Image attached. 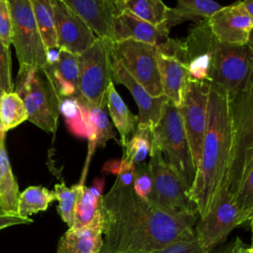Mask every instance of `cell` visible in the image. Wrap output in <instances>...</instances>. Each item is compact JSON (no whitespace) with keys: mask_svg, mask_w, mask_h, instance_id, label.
<instances>
[{"mask_svg":"<svg viewBox=\"0 0 253 253\" xmlns=\"http://www.w3.org/2000/svg\"><path fill=\"white\" fill-rule=\"evenodd\" d=\"M100 213L102 253H154L194 236L198 219V215H171L139 198L132 186L116 182L102 196Z\"/></svg>","mask_w":253,"mask_h":253,"instance_id":"obj_1","label":"cell"},{"mask_svg":"<svg viewBox=\"0 0 253 253\" xmlns=\"http://www.w3.org/2000/svg\"><path fill=\"white\" fill-rule=\"evenodd\" d=\"M232 142L230 98L221 88L211 85L208 100V120L202 155L189 196L198 218L204 217L213 204L228 168Z\"/></svg>","mask_w":253,"mask_h":253,"instance_id":"obj_2","label":"cell"},{"mask_svg":"<svg viewBox=\"0 0 253 253\" xmlns=\"http://www.w3.org/2000/svg\"><path fill=\"white\" fill-rule=\"evenodd\" d=\"M230 102L232 142L222 186L242 211L253 214V81Z\"/></svg>","mask_w":253,"mask_h":253,"instance_id":"obj_3","label":"cell"},{"mask_svg":"<svg viewBox=\"0 0 253 253\" xmlns=\"http://www.w3.org/2000/svg\"><path fill=\"white\" fill-rule=\"evenodd\" d=\"M14 92L22 99L29 122L46 132L56 131L61 97L45 68L20 66Z\"/></svg>","mask_w":253,"mask_h":253,"instance_id":"obj_4","label":"cell"},{"mask_svg":"<svg viewBox=\"0 0 253 253\" xmlns=\"http://www.w3.org/2000/svg\"><path fill=\"white\" fill-rule=\"evenodd\" d=\"M152 137L153 144L168 166L190 190L195 180L196 167L178 108L167 99L163 104L160 120L152 128Z\"/></svg>","mask_w":253,"mask_h":253,"instance_id":"obj_5","label":"cell"},{"mask_svg":"<svg viewBox=\"0 0 253 253\" xmlns=\"http://www.w3.org/2000/svg\"><path fill=\"white\" fill-rule=\"evenodd\" d=\"M251 220L252 214L242 211L234 197L222 186L209 212L197 219L195 237L205 251L211 253L226 240L235 227L246 222L251 224Z\"/></svg>","mask_w":253,"mask_h":253,"instance_id":"obj_6","label":"cell"},{"mask_svg":"<svg viewBox=\"0 0 253 253\" xmlns=\"http://www.w3.org/2000/svg\"><path fill=\"white\" fill-rule=\"evenodd\" d=\"M109 45L110 41L97 38L85 51L77 55L78 102L105 108L107 89L112 83Z\"/></svg>","mask_w":253,"mask_h":253,"instance_id":"obj_7","label":"cell"},{"mask_svg":"<svg viewBox=\"0 0 253 253\" xmlns=\"http://www.w3.org/2000/svg\"><path fill=\"white\" fill-rule=\"evenodd\" d=\"M252 46L216 42L211 58L210 84L221 88L232 99L252 81Z\"/></svg>","mask_w":253,"mask_h":253,"instance_id":"obj_8","label":"cell"},{"mask_svg":"<svg viewBox=\"0 0 253 253\" xmlns=\"http://www.w3.org/2000/svg\"><path fill=\"white\" fill-rule=\"evenodd\" d=\"M148 162L153 186L148 201L163 211L176 216L198 215L189 196V189L168 166L158 148L152 144Z\"/></svg>","mask_w":253,"mask_h":253,"instance_id":"obj_9","label":"cell"},{"mask_svg":"<svg viewBox=\"0 0 253 253\" xmlns=\"http://www.w3.org/2000/svg\"><path fill=\"white\" fill-rule=\"evenodd\" d=\"M12 17V44L20 66L44 68L47 49L40 35L31 0L9 1Z\"/></svg>","mask_w":253,"mask_h":253,"instance_id":"obj_10","label":"cell"},{"mask_svg":"<svg viewBox=\"0 0 253 253\" xmlns=\"http://www.w3.org/2000/svg\"><path fill=\"white\" fill-rule=\"evenodd\" d=\"M110 50L151 97L163 96L157 64V45L126 40L111 42Z\"/></svg>","mask_w":253,"mask_h":253,"instance_id":"obj_11","label":"cell"},{"mask_svg":"<svg viewBox=\"0 0 253 253\" xmlns=\"http://www.w3.org/2000/svg\"><path fill=\"white\" fill-rule=\"evenodd\" d=\"M211 84L207 81H199L190 77L188 80L178 112L190 145L196 170L199 166L204 136L208 120V100Z\"/></svg>","mask_w":253,"mask_h":253,"instance_id":"obj_12","label":"cell"},{"mask_svg":"<svg viewBox=\"0 0 253 253\" xmlns=\"http://www.w3.org/2000/svg\"><path fill=\"white\" fill-rule=\"evenodd\" d=\"M157 64L163 96L178 107L191 77L185 61L183 41L168 38L158 44Z\"/></svg>","mask_w":253,"mask_h":253,"instance_id":"obj_13","label":"cell"},{"mask_svg":"<svg viewBox=\"0 0 253 253\" xmlns=\"http://www.w3.org/2000/svg\"><path fill=\"white\" fill-rule=\"evenodd\" d=\"M210 29L220 43L252 46L253 18L241 5V1L223 6L208 19Z\"/></svg>","mask_w":253,"mask_h":253,"instance_id":"obj_14","label":"cell"},{"mask_svg":"<svg viewBox=\"0 0 253 253\" xmlns=\"http://www.w3.org/2000/svg\"><path fill=\"white\" fill-rule=\"evenodd\" d=\"M56 31L57 46L75 55L85 51L95 41L96 37L63 0H50Z\"/></svg>","mask_w":253,"mask_h":253,"instance_id":"obj_15","label":"cell"},{"mask_svg":"<svg viewBox=\"0 0 253 253\" xmlns=\"http://www.w3.org/2000/svg\"><path fill=\"white\" fill-rule=\"evenodd\" d=\"M216 42L208 19L197 23L190 30L188 37L183 41V49L191 78L209 82Z\"/></svg>","mask_w":253,"mask_h":253,"instance_id":"obj_16","label":"cell"},{"mask_svg":"<svg viewBox=\"0 0 253 253\" xmlns=\"http://www.w3.org/2000/svg\"><path fill=\"white\" fill-rule=\"evenodd\" d=\"M109 57L111 62L112 82L125 85L132 95L138 107V125L148 126L153 128L160 120L162 107L166 101V97H151L147 91L120 63V61L110 50V45Z\"/></svg>","mask_w":253,"mask_h":253,"instance_id":"obj_17","label":"cell"},{"mask_svg":"<svg viewBox=\"0 0 253 253\" xmlns=\"http://www.w3.org/2000/svg\"><path fill=\"white\" fill-rule=\"evenodd\" d=\"M76 13L95 37L112 42L114 17L117 13L115 1L111 0H63Z\"/></svg>","mask_w":253,"mask_h":253,"instance_id":"obj_18","label":"cell"},{"mask_svg":"<svg viewBox=\"0 0 253 253\" xmlns=\"http://www.w3.org/2000/svg\"><path fill=\"white\" fill-rule=\"evenodd\" d=\"M117 13L114 17L112 42L126 40L158 45L161 40H167L169 32L154 27L137 18L127 10L122 8L116 0Z\"/></svg>","mask_w":253,"mask_h":253,"instance_id":"obj_19","label":"cell"},{"mask_svg":"<svg viewBox=\"0 0 253 253\" xmlns=\"http://www.w3.org/2000/svg\"><path fill=\"white\" fill-rule=\"evenodd\" d=\"M101 219L82 228H68L59 238L56 253H100L103 248Z\"/></svg>","mask_w":253,"mask_h":253,"instance_id":"obj_20","label":"cell"},{"mask_svg":"<svg viewBox=\"0 0 253 253\" xmlns=\"http://www.w3.org/2000/svg\"><path fill=\"white\" fill-rule=\"evenodd\" d=\"M58 59L44 67L49 74L59 96L62 98H76L78 92V59L77 55L58 48Z\"/></svg>","mask_w":253,"mask_h":253,"instance_id":"obj_21","label":"cell"},{"mask_svg":"<svg viewBox=\"0 0 253 253\" xmlns=\"http://www.w3.org/2000/svg\"><path fill=\"white\" fill-rule=\"evenodd\" d=\"M0 129V210L9 215H18L19 186L13 174L5 146V134Z\"/></svg>","mask_w":253,"mask_h":253,"instance_id":"obj_22","label":"cell"},{"mask_svg":"<svg viewBox=\"0 0 253 253\" xmlns=\"http://www.w3.org/2000/svg\"><path fill=\"white\" fill-rule=\"evenodd\" d=\"M103 187L104 179H96L91 187L83 186L77 199L71 228L86 227L101 219L100 201Z\"/></svg>","mask_w":253,"mask_h":253,"instance_id":"obj_23","label":"cell"},{"mask_svg":"<svg viewBox=\"0 0 253 253\" xmlns=\"http://www.w3.org/2000/svg\"><path fill=\"white\" fill-rule=\"evenodd\" d=\"M106 105L113 124L119 131L121 136L120 142L124 148L138 125V117L129 111L128 107L116 90L113 82L107 89Z\"/></svg>","mask_w":253,"mask_h":253,"instance_id":"obj_24","label":"cell"},{"mask_svg":"<svg viewBox=\"0 0 253 253\" xmlns=\"http://www.w3.org/2000/svg\"><path fill=\"white\" fill-rule=\"evenodd\" d=\"M223 6L211 0H179L175 8H170L167 14V27L191 20L197 23L209 19Z\"/></svg>","mask_w":253,"mask_h":253,"instance_id":"obj_25","label":"cell"},{"mask_svg":"<svg viewBox=\"0 0 253 253\" xmlns=\"http://www.w3.org/2000/svg\"><path fill=\"white\" fill-rule=\"evenodd\" d=\"M78 103L82 107L91 150L95 149L97 146H104L108 140L116 138L113 125L104 109L86 103Z\"/></svg>","mask_w":253,"mask_h":253,"instance_id":"obj_26","label":"cell"},{"mask_svg":"<svg viewBox=\"0 0 253 253\" xmlns=\"http://www.w3.org/2000/svg\"><path fill=\"white\" fill-rule=\"evenodd\" d=\"M122 8L127 10L137 18L150 25L162 29L166 32L167 14L169 7L160 0H118Z\"/></svg>","mask_w":253,"mask_h":253,"instance_id":"obj_27","label":"cell"},{"mask_svg":"<svg viewBox=\"0 0 253 253\" xmlns=\"http://www.w3.org/2000/svg\"><path fill=\"white\" fill-rule=\"evenodd\" d=\"M54 200L53 191L42 186H30L19 195L17 214L23 218H30L32 214L46 211Z\"/></svg>","mask_w":253,"mask_h":253,"instance_id":"obj_28","label":"cell"},{"mask_svg":"<svg viewBox=\"0 0 253 253\" xmlns=\"http://www.w3.org/2000/svg\"><path fill=\"white\" fill-rule=\"evenodd\" d=\"M153 144L152 128L148 126L137 125L134 132L123 148L122 163L136 165L144 161L147 155L150 154Z\"/></svg>","mask_w":253,"mask_h":253,"instance_id":"obj_29","label":"cell"},{"mask_svg":"<svg viewBox=\"0 0 253 253\" xmlns=\"http://www.w3.org/2000/svg\"><path fill=\"white\" fill-rule=\"evenodd\" d=\"M35 20L46 49L58 48L50 0H31Z\"/></svg>","mask_w":253,"mask_h":253,"instance_id":"obj_30","label":"cell"},{"mask_svg":"<svg viewBox=\"0 0 253 253\" xmlns=\"http://www.w3.org/2000/svg\"><path fill=\"white\" fill-rule=\"evenodd\" d=\"M28 120L26 107L16 92L0 96V126L6 132Z\"/></svg>","mask_w":253,"mask_h":253,"instance_id":"obj_31","label":"cell"},{"mask_svg":"<svg viewBox=\"0 0 253 253\" xmlns=\"http://www.w3.org/2000/svg\"><path fill=\"white\" fill-rule=\"evenodd\" d=\"M83 186L84 184L82 181L79 184L72 186L71 188L66 187L64 183H58L54 185L53 193L55 200L58 202L57 212L60 215L62 221L67 224L68 228L72 227L77 199Z\"/></svg>","mask_w":253,"mask_h":253,"instance_id":"obj_32","label":"cell"},{"mask_svg":"<svg viewBox=\"0 0 253 253\" xmlns=\"http://www.w3.org/2000/svg\"><path fill=\"white\" fill-rule=\"evenodd\" d=\"M60 113L65 117L66 123L73 133L88 136L82 107L76 98H62L60 102Z\"/></svg>","mask_w":253,"mask_h":253,"instance_id":"obj_33","label":"cell"},{"mask_svg":"<svg viewBox=\"0 0 253 253\" xmlns=\"http://www.w3.org/2000/svg\"><path fill=\"white\" fill-rule=\"evenodd\" d=\"M153 180L152 174L148 163H138L135 165L134 178L132 182V190L134 193L143 200H148L152 191Z\"/></svg>","mask_w":253,"mask_h":253,"instance_id":"obj_34","label":"cell"},{"mask_svg":"<svg viewBox=\"0 0 253 253\" xmlns=\"http://www.w3.org/2000/svg\"><path fill=\"white\" fill-rule=\"evenodd\" d=\"M14 91L10 48L0 42V96Z\"/></svg>","mask_w":253,"mask_h":253,"instance_id":"obj_35","label":"cell"},{"mask_svg":"<svg viewBox=\"0 0 253 253\" xmlns=\"http://www.w3.org/2000/svg\"><path fill=\"white\" fill-rule=\"evenodd\" d=\"M0 42L8 47L12 44V17L8 0H0Z\"/></svg>","mask_w":253,"mask_h":253,"instance_id":"obj_36","label":"cell"},{"mask_svg":"<svg viewBox=\"0 0 253 253\" xmlns=\"http://www.w3.org/2000/svg\"><path fill=\"white\" fill-rule=\"evenodd\" d=\"M154 253H209L205 251L198 243L195 235L192 237L180 239L167 247Z\"/></svg>","mask_w":253,"mask_h":253,"instance_id":"obj_37","label":"cell"},{"mask_svg":"<svg viewBox=\"0 0 253 253\" xmlns=\"http://www.w3.org/2000/svg\"><path fill=\"white\" fill-rule=\"evenodd\" d=\"M134 171H135V165H129V164H125L121 162L120 169L117 173L116 183H118L121 186H132Z\"/></svg>","mask_w":253,"mask_h":253,"instance_id":"obj_38","label":"cell"},{"mask_svg":"<svg viewBox=\"0 0 253 253\" xmlns=\"http://www.w3.org/2000/svg\"><path fill=\"white\" fill-rule=\"evenodd\" d=\"M34 220L32 218H23L19 215H9L0 211V230L19 224H29Z\"/></svg>","mask_w":253,"mask_h":253,"instance_id":"obj_39","label":"cell"},{"mask_svg":"<svg viewBox=\"0 0 253 253\" xmlns=\"http://www.w3.org/2000/svg\"><path fill=\"white\" fill-rule=\"evenodd\" d=\"M228 253H253L251 245L245 244L240 237H236L235 240L229 244Z\"/></svg>","mask_w":253,"mask_h":253,"instance_id":"obj_40","label":"cell"},{"mask_svg":"<svg viewBox=\"0 0 253 253\" xmlns=\"http://www.w3.org/2000/svg\"><path fill=\"white\" fill-rule=\"evenodd\" d=\"M241 5L245 12L253 18V0H244L241 1Z\"/></svg>","mask_w":253,"mask_h":253,"instance_id":"obj_41","label":"cell"},{"mask_svg":"<svg viewBox=\"0 0 253 253\" xmlns=\"http://www.w3.org/2000/svg\"><path fill=\"white\" fill-rule=\"evenodd\" d=\"M228 249H229V244H228L227 246H224V247L220 248L219 250L215 251L214 253H228ZM211 253H212V252H211Z\"/></svg>","mask_w":253,"mask_h":253,"instance_id":"obj_42","label":"cell"},{"mask_svg":"<svg viewBox=\"0 0 253 253\" xmlns=\"http://www.w3.org/2000/svg\"><path fill=\"white\" fill-rule=\"evenodd\" d=\"M0 129H2V127H1V126H0Z\"/></svg>","mask_w":253,"mask_h":253,"instance_id":"obj_43","label":"cell"},{"mask_svg":"<svg viewBox=\"0 0 253 253\" xmlns=\"http://www.w3.org/2000/svg\"><path fill=\"white\" fill-rule=\"evenodd\" d=\"M100 253H102V252H100Z\"/></svg>","mask_w":253,"mask_h":253,"instance_id":"obj_44","label":"cell"},{"mask_svg":"<svg viewBox=\"0 0 253 253\" xmlns=\"http://www.w3.org/2000/svg\"><path fill=\"white\" fill-rule=\"evenodd\" d=\"M0 211H1V210H0Z\"/></svg>","mask_w":253,"mask_h":253,"instance_id":"obj_45","label":"cell"}]
</instances>
